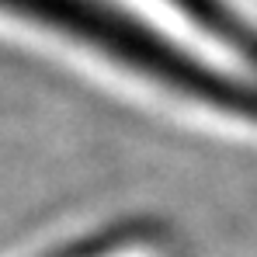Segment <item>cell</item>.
<instances>
[{
  "mask_svg": "<svg viewBox=\"0 0 257 257\" xmlns=\"http://www.w3.org/2000/svg\"><path fill=\"white\" fill-rule=\"evenodd\" d=\"M0 14L42 28L212 115L257 122L254 80H240L236 73L205 63L118 0H0Z\"/></svg>",
  "mask_w": 257,
  "mask_h": 257,
  "instance_id": "cell-1",
  "label": "cell"
},
{
  "mask_svg": "<svg viewBox=\"0 0 257 257\" xmlns=\"http://www.w3.org/2000/svg\"><path fill=\"white\" fill-rule=\"evenodd\" d=\"M177 14L191 18L202 35H209L226 52L240 56L257 73V21L233 0H167Z\"/></svg>",
  "mask_w": 257,
  "mask_h": 257,
  "instance_id": "cell-2",
  "label": "cell"
}]
</instances>
